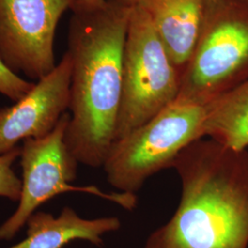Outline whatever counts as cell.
Masks as SVG:
<instances>
[{
    "instance_id": "277c9868",
    "label": "cell",
    "mask_w": 248,
    "mask_h": 248,
    "mask_svg": "<svg viewBox=\"0 0 248 248\" xmlns=\"http://www.w3.org/2000/svg\"><path fill=\"white\" fill-rule=\"evenodd\" d=\"M248 78V0H210L178 99L206 106Z\"/></svg>"
},
{
    "instance_id": "7a4b0ae2",
    "label": "cell",
    "mask_w": 248,
    "mask_h": 248,
    "mask_svg": "<svg viewBox=\"0 0 248 248\" xmlns=\"http://www.w3.org/2000/svg\"><path fill=\"white\" fill-rule=\"evenodd\" d=\"M181 197L142 248H248V150L199 139L174 162Z\"/></svg>"
},
{
    "instance_id": "6da1fadb",
    "label": "cell",
    "mask_w": 248,
    "mask_h": 248,
    "mask_svg": "<svg viewBox=\"0 0 248 248\" xmlns=\"http://www.w3.org/2000/svg\"><path fill=\"white\" fill-rule=\"evenodd\" d=\"M131 9L113 0L97 9L72 8L70 119L64 140L78 163L91 168L103 166L115 142Z\"/></svg>"
},
{
    "instance_id": "3957f363",
    "label": "cell",
    "mask_w": 248,
    "mask_h": 248,
    "mask_svg": "<svg viewBox=\"0 0 248 248\" xmlns=\"http://www.w3.org/2000/svg\"><path fill=\"white\" fill-rule=\"evenodd\" d=\"M207 107L177 98L146 124L112 144L102 166L108 182L120 192L136 194L179 154L204 138Z\"/></svg>"
},
{
    "instance_id": "9c48e42d",
    "label": "cell",
    "mask_w": 248,
    "mask_h": 248,
    "mask_svg": "<svg viewBox=\"0 0 248 248\" xmlns=\"http://www.w3.org/2000/svg\"><path fill=\"white\" fill-rule=\"evenodd\" d=\"M210 0H141L180 77L195 49Z\"/></svg>"
},
{
    "instance_id": "9a60e30c",
    "label": "cell",
    "mask_w": 248,
    "mask_h": 248,
    "mask_svg": "<svg viewBox=\"0 0 248 248\" xmlns=\"http://www.w3.org/2000/svg\"><path fill=\"white\" fill-rule=\"evenodd\" d=\"M113 1H115L116 3L120 5H123L124 7L133 8L134 6L138 5L141 0H113Z\"/></svg>"
},
{
    "instance_id": "30bf717a",
    "label": "cell",
    "mask_w": 248,
    "mask_h": 248,
    "mask_svg": "<svg viewBox=\"0 0 248 248\" xmlns=\"http://www.w3.org/2000/svg\"><path fill=\"white\" fill-rule=\"evenodd\" d=\"M26 237L8 248H62L76 240L101 247L103 236L120 230L117 217L85 219L70 207H64L58 217L52 213L36 212L26 222Z\"/></svg>"
},
{
    "instance_id": "5bb4252c",
    "label": "cell",
    "mask_w": 248,
    "mask_h": 248,
    "mask_svg": "<svg viewBox=\"0 0 248 248\" xmlns=\"http://www.w3.org/2000/svg\"><path fill=\"white\" fill-rule=\"evenodd\" d=\"M106 2L107 0H76L74 6L84 9H97L102 7Z\"/></svg>"
},
{
    "instance_id": "4fadbf2b",
    "label": "cell",
    "mask_w": 248,
    "mask_h": 248,
    "mask_svg": "<svg viewBox=\"0 0 248 248\" xmlns=\"http://www.w3.org/2000/svg\"><path fill=\"white\" fill-rule=\"evenodd\" d=\"M35 82L22 78L12 71L0 56V94L13 102L19 100L33 88Z\"/></svg>"
},
{
    "instance_id": "5b68a950",
    "label": "cell",
    "mask_w": 248,
    "mask_h": 248,
    "mask_svg": "<svg viewBox=\"0 0 248 248\" xmlns=\"http://www.w3.org/2000/svg\"><path fill=\"white\" fill-rule=\"evenodd\" d=\"M181 77L150 18L140 5L131 9L124 53V86L115 141L173 103Z\"/></svg>"
},
{
    "instance_id": "52a82bcc",
    "label": "cell",
    "mask_w": 248,
    "mask_h": 248,
    "mask_svg": "<svg viewBox=\"0 0 248 248\" xmlns=\"http://www.w3.org/2000/svg\"><path fill=\"white\" fill-rule=\"evenodd\" d=\"M76 0H0V56L16 74L33 81L56 66L54 37Z\"/></svg>"
},
{
    "instance_id": "ba28073f",
    "label": "cell",
    "mask_w": 248,
    "mask_h": 248,
    "mask_svg": "<svg viewBox=\"0 0 248 248\" xmlns=\"http://www.w3.org/2000/svg\"><path fill=\"white\" fill-rule=\"evenodd\" d=\"M72 59L67 51L55 68L36 81L33 88L12 106L0 108V155L20 141L52 133L69 110Z\"/></svg>"
},
{
    "instance_id": "8fae6325",
    "label": "cell",
    "mask_w": 248,
    "mask_h": 248,
    "mask_svg": "<svg viewBox=\"0 0 248 248\" xmlns=\"http://www.w3.org/2000/svg\"><path fill=\"white\" fill-rule=\"evenodd\" d=\"M204 138L248 150V78L206 105Z\"/></svg>"
},
{
    "instance_id": "7c38bea8",
    "label": "cell",
    "mask_w": 248,
    "mask_h": 248,
    "mask_svg": "<svg viewBox=\"0 0 248 248\" xmlns=\"http://www.w3.org/2000/svg\"><path fill=\"white\" fill-rule=\"evenodd\" d=\"M20 155V147L0 155V197L18 202L21 192V179L16 175L13 165Z\"/></svg>"
},
{
    "instance_id": "8992f818",
    "label": "cell",
    "mask_w": 248,
    "mask_h": 248,
    "mask_svg": "<svg viewBox=\"0 0 248 248\" xmlns=\"http://www.w3.org/2000/svg\"><path fill=\"white\" fill-rule=\"evenodd\" d=\"M69 119L67 111L52 133L43 138L23 141L19 155L22 169L20 198L16 211L0 225L1 241L13 239L41 205L62 193L84 192L98 196L128 211L136 207L135 194L105 193L96 186L71 185L77 178L79 163L64 140Z\"/></svg>"
}]
</instances>
